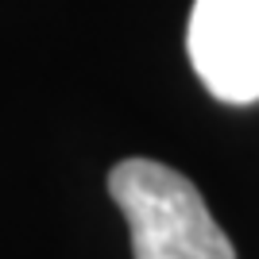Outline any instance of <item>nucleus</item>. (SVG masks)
<instances>
[{
  "label": "nucleus",
  "instance_id": "f257e3e1",
  "mask_svg": "<svg viewBox=\"0 0 259 259\" xmlns=\"http://www.w3.org/2000/svg\"><path fill=\"white\" fill-rule=\"evenodd\" d=\"M108 194L128 221L136 259H236L197 186L166 162H116L108 170Z\"/></svg>",
  "mask_w": 259,
  "mask_h": 259
},
{
  "label": "nucleus",
  "instance_id": "f03ea898",
  "mask_svg": "<svg viewBox=\"0 0 259 259\" xmlns=\"http://www.w3.org/2000/svg\"><path fill=\"white\" fill-rule=\"evenodd\" d=\"M186 51L217 101H259V0H194Z\"/></svg>",
  "mask_w": 259,
  "mask_h": 259
}]
</instances>
